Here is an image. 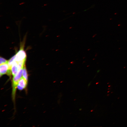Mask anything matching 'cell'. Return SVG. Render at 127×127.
I'll list each match as a JSON object with an SVG mask.
<instances>
[{"label": "cell", "instance_id": "obj_1", "mask_svg": "<svg viewBox=\"0 0 127 127\" xmlns=\"http://www.w3.org/2000/svg\"><path fill=\"white\" fill-rule=\"evenodd\" d=\"M26 53L23 48H21L15 55V61L18 62L26 61Z\"/></svg>", "mask_w": 127, "mask_h": 127}, {"label": "cell", "instance_id": "obj_2", "mask_svg": "<svg viewBox=\"0 0 127 127\" xmlns=\"http://www.w3.org/2000/svg\"><path fill=\"white\" fill-rule=\"evenodd\" d=\"M12 74L11 70L9 69L8 63L0 65V74L1 77L3 75L7 74L10 77Z\"/></svg>", "mask_w": 127, "mask_h": 127}, {"label": "cell", "instance_id": "obj_3", "mask_svg": "<svg viewBox=\"0 0 127 127\" xmlns=\"http://www.w3.org/2000/svg\"><path fill=\"white\" fill-rule=\"evenodd\" d=\"M28 83V82L22 77L18 82L17 88L20 91L26 89Z\"/></svg>", "mask_w": 127, "mask_h": 127}, {"label": "cell", "instance_id": "obj_4", "mask_svg": "<svg viewBox=\"0 0 127 127\" xmlns=\"http://www.w3.org/2000/svg\"><path fill=\"white\" fill-rule=\"evenodd\" d=\"M20 69L18 63L15 60L11 67L12 74L13 76L15 75Z\"/></svg>", "mask_w": 127, "mask_h": 127}, {"label": "cell", "instance_id": "obj_5", "mask_svg": "<svg viewBox=\"0 0 127 127\" xmlns=\"http://www.w3.org/2000/svg\"><path fill=\"white\" fill-rule=\"evenodd\" d=\"M22 76V77L28 82V74L25 65L23 68Z\"/></svg>", "mask_w": 127, "mask_h": 127}, {"label": "cell", "instance_id": "obj_6", "mask_svg": "<svg viewBox=\"0 0 127 127\" xmlns=\"http://www.w3.org/2000/svg\"><path fill=\"white\" fill-rule=\"evenodd\" d=\"M15 55L13 56L8 60V64L9 66V69L10 70H11V67L12 65L15 61Z\"/></svg>", "mask_w": 127, "mask_h": 127}, {"label": "cell", "instance_id": "obj_7", "mask_svg": "<svg viewBox=\"0 0 127 127\" xmlns=\"http://www.w3.org/2000/svg\"><path fill=\"white\" fill-rule=\"evenodd\" d=\"M8 60L2 57H0V65L8 63Z\"/></svg>", "mask_w": 127, "mask_h": 127}, {"label": "cell", "instance_id": "obj_8", "mask_svg": "<svg viewBox=\"0 0 127 127\" xmlns=\"http://www.w3.org/2000/svg\"><path fill=\"white\" fill-rule=\"evenodd\" d=\"M91 82L89 83L88 85V87H89L90 86V85L91 84Z\"/></svg>", "mask_w": 127, "mask_h": 127}, {"label": "cell", "instance_id": "obj_9", "mask_svg": "<svg viewBox=\"0 0 127 127\" xmlns=\"http://www.w3.org/2000/svg\"><path fill=\"white\" fill-rule=\"evenodd\" d=\"M100 71V69L98 70L97 71V73H98Z\"/></svg>", "mask_w": 127, "mask_h": 127}, {"label": "cell", "instance_id": "obj_10", "mask_svg": "<svg viewBox=\"0 0 127 127\" xmlns=\"http://www.w3.org/2000/svg\"><path fill=\"white\" fill-rule=\"evenodd\" d=\"M82 110V109L81 108H80L79 109V110L80 111H81Z\"/></svg>", "mask_w": 127, "mask_h": 127}, {"label": "cell", "instance_id": "obj_11", "mask_svg": "<svg viewBox=\"0 0 127 127\" xmlns=\"http://www.w3.org/2000/svg\"><path fill=\"white\" fill-rule=\"evenodd\" d=\"M99 83L98 82H97V83H96V84H98V83Z\"/></svg>", "mask_w": 127, "mask_h": 127}, {"label": "cell", "instance_id": "obj_12", "mask_svg": "<svg viewBox=\"0 0 127 127\" xmlns=\"http://www.w3.org/2000/svg\"><path fill=\"white\" fill-rule=\"evenodd\" d=\"M93 111V110H91V111L92 112V111Z\"/></svg>", "mask_w": 127, "mask_h": 127}, {"label": "cell", "instance_id": "obj_13", "mask_svg": "<svg viewBox=\"0 0 127 127\" xmlns=\"http://www.w3.org/2000/svg\"><path fill=\"white\" fill-rule=\"evenodd\" d=\"M63 82V81H61V82H60V83H62V82Z\"/></svg>", "mask_w": 127, "mask_h": 127}]
</instances>
